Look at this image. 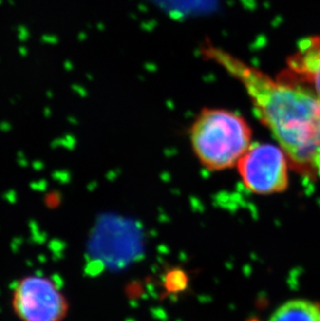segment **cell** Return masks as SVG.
I'll use <instances>...</instances> for the list:
<instances>
[{
	"instance_id": "obj_3",
	"label": "cell",
	"mask_w": 320,
	"mask_h": 321,
	"mask_svg": "<svg viewBox=\"0 0 320 321\" xmlns=\"http://www.w3.org/2000/svg\"><path fill=\"white\" fill-rule=\"evenodd\" d=\"M245 189L256 195L287 190L290 162L283 149L270 143H253L236 166Z\"/></svg>"
},
{
	"instance_id": "obj_6",
	"label": "cell",
	"mask_w": 320,
	"mask_h": 321,
	"mask_svg": "<svg viewBox=\"0 0 320 321\" xmlns=\"http://www.w3.org/2000/svg\"><path fill=\"white\" fill-rule=\"evenodd\" d=\"M268 321H320V304L309 300H290L272 312Z\"/></svg>"
},
{
	"instance_id": "obj_4",
	"label": "cell",
	"mask_w": 320,
	"mask_h": 321,
	"mask_svg": "<svg viewBox=\"0 0 320 321\" xmlns=\"http://www.w3.org/2000/svg\"><path fill=\"white\" fill-rule=\"evenodd\" d=\"M13 309L21 321H62L68 302L53 281L40 276L22 279L13 293Z\"/></svg>"
},
{
	"instance_id": "obj_2",
	"label": "cell",
	"mask_w": 320,
	"mask_h": 321,
	"mask_svg": "<svg viewBox=\"0 0 320 321\" xmlns=\"http://www.w3.org/2000/svg\"><path fill=\"white\" fill-rule=\"evenodd\" d=\"M191 150L201 166L209 171L236 168L251 147L253 131L245 117L230 109L205 107L189 128Z\"/></svg>"
},
{
	"instance_id": "obj_1",
	"label": "cell",
	"mask_w": 320,
	"mask_h": 321,
	"mask_svg": "<svg viewBox=\"0 0 320 321\" xmlns=\"http://www.w3.org/2000/svg\"><path fill=\"white\" fill-rule=\"evenodd\" d=\"M204 57L237 80L256 115L283 149L292 170L320 174V99L306 84L289 76L274 78L220 47H203Z\"/></svg>"
},
{
	"instance_id": "obj_5",
	"label": "cell",
	"mask_w": 320,
	"mask_h": 321,
	"mask_svg": "<svg viewBox=\"0 0 320 321\" xmlns=\"http://www.w3.org/2000/svg\"><path fill=\"white\" fill-rule=\"evenodd\" d=\"M287 62V76L306 84L320 99V38L303 40Z\"/></svg>"
}]
</instances>
